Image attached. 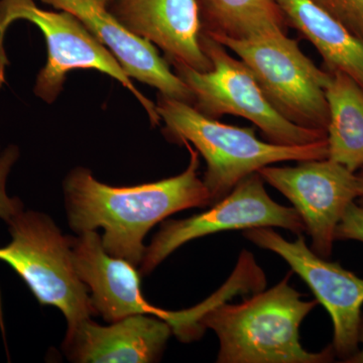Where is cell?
<instances>
[{
  "mask_svg": "<svg viewBox=\"0 0 363 363\" xmlns=\"http://www.w3.org/2000/svg\"><path fill=\"white\" fill-rule=\"evenodd\" d=\"M18 157L20 150L16 145H9L4 150L0 147V219L6 224L25 210L20 198L11 197L6 190L7 178Z\"/></svg>",
  "mask_w": 363,
  "mask_h": 363,
  "instance_id": "18",
  "label": "cell"
},
{
  "mask_svg": "<svg viewBox=\"0 0 363 363\" xmlns=\"http://www.w3.org/2000/svg\"><path fill=\"white\" fill-rule=\"evenodd\" d=\"M203 33L212 38L243 39L281 28L286 20L276 0H198Z\"/></svg>",
  "mask_w": 363,
  "mask_h": 363,
  "instance_id": "17",
  "label": "cell"
},
{
  "mask_svg": "<svg viewBox=\"0 0 363 363\" xmlns=\"http://www.w3.org/2000/svg\"><path fill=\"white\" fill-rule=\"evenodd\" d=\"M102 2H104L105 4H106V6H109V4H111L112 1H113V0H101Z\"/></svg>",
  "mask_w": 363,
  "mask_h": 363,
  "instance_id": "23",
  "label": "cell"
},
{
  "mask_svg": "<svg viewBox=\"0 0 363 363\" xmlns=\"http://www.w3.org/2000/svg\"><path fill=\"white\" fill-rule=\"evenodd\" d=\"M291 272L266 292L240 304L218 303L208 310L200 324L219 339V363H326L335 358L332 345L310 352L300 341L303 320L318 305L302 300L290 286Z\"/></svg>",
  "mask_w": 363,
  "mask_h": 363,
  "instance_id": "2",
  "label": "cell"
},
{
  "mask_svg": "<svg viewBox=\"0 0 363 363\" xmlns=\"http://www.w3.org/2000/svg\"><path fill=\"white\" fill-rule=\"evenodd\" d=\"M11 242L0 247V260L26 284L40 305L63 313L68 327L96 314L87 286L72 259V238L49 215L23 210L9 224Z\"/></svg>",
  "mask_w": 363,
  "mask_h": 363,
  "instance_id": "6",
  "label": "cell"
},
{
  "mask_svg": "<svg viewBox=\"0 0 363 363\" xmlns=\"http://www.w3.org/2000/svg\"><path fill=\"white\" fill-rule=\"evenodd\" d=\"M72 259L79 278L87 286L96 314L108 323L135 314L161 318L177 331L182 311L169 312L150 305L140 292V274L126 260L108 255L96 230L72 238Z\"/></svg>",
  "mask_w": 363,
  "mask_h": 363,
  "instance_id": "11",
  "label": "cell"
},
{
  "mask_svg": "<svg viewBox=\"0 0 363 363\" xmlns=\"http://www.w3.org/2000/svg\"><path fill=\"white\" fill-rule=\"evenodd\" d=\"M213 39L250 69L281 116L303 128L327 133L329 109L325 87L330 73L318 68L285 30L272 28L243 39Z\"/></svg>",
  "mask_w": 363,
  "mask_h": 363,
  "instance_id": "5",
  "label": "cell"
},
{
  "mask_svg": "<svg viewBox=\"0 0 363 363\" xmlns=\"http://www.w3.org/2000/svg\"><path fill=\"white\" fill-rule=\"evenodd\" d=\"M358 182V197L357 203L363 205V168L358 169L357 172Z\"/></svg>",
  "mask_w": 363,
  "mask_h": 363,
  "instance_id": "22",
  "label": "cell"
},
{
  "mask_svg": "<svg viewBox=\"0 0 363 363\" xmlns=\"http://www.w3.org/2000/svg\"><path fill=\"white\" fill-rule=\"evenodd\" d=\"M75 16L113 55L130 79L156 88L162 96L192 105V93L171 70L157 48L131 33L101 0H40Z\"/></svg>",
  "mask_w": 363,
  "mask_h": 363,
  "instance_id": "12",
  "label": "cell"
},
{
  "mask_svg": "<svg viewBox=\"0 0 363 363\" xmlns=\"http://www.w3.org/2000/svg\"><path fill=\"white\" fill-rule=\"evenodd\" d=\"M255 227H279L297 235L306 231L304 221L295 208L283 206L269 197L259 172L240 181L208 211L164 222L145 247L140 274H150L189 241L222 231L247 230Z\"/></svg>",
  "mask_w": 363,
  "mask_h": 363,
  "instance_id": "8",
  "label": "cell"
},
{
  "mask_svg": "<svg viewBox=\"0 0 363 363\" xmlns=\"http://www.w3.org/2000/svg\"><path fill=\"white\" fill-rule=\"evenodd\" d=\"M335 240H357L363 242V205L351 202L335 230Z\"/></svg>",
  "mask_w": 363,
  "mask_h": 363,
  "instance_id": "20",
  "label": "cell"
},
{
  "mask_svg": "<svg viewBox=\"0 0 363 363\" xmlns=\"http://www.w3.org/2000/svg\"><path fill=\"white\" fill-rule=\"evenodd\" d=\"M286 23L309 40L328 72H342L363 90V40L313 0H276Z\"/></svg>",
  "mask_w": 363,
  "mask_h": 363,
  "instance_id": "15",
  "label": "cell"
},
{
  "mask_svg": "<svg viewBox=\"0 0 363 363\" xmlns=\"http://www.w3.org/2000/svg\"><path fill=\"white\" fill-rule=\"evenodd\" d=\"M18 21H28L39 28L47 44V64L40 71L33 88L43 101H56L69 72L95 70L106 74L130 91L147 111L152 126L162 123L157 104L138 91L113 55L75 16L64 11H45L35 0H0V85L6 80L4 73L9 64L4 45L6 33Z\"/></svg>",
  "mask_w": 363,
  "mask_h": 363,
  "instance_id": "4",
  "label": "cell"
},
{
  "mask_svg": "<svg viewBox=\"0 0 363 363\" xmlns=\"http://www.w3.org/2000/svg\"><path fill=\"white\" fill-rule=\"evenodd\" d=\"M259 173L292 202L311 236L313 252L329 259L336 227L346 208L358 197L357 173L328 157L301 161L296 167L271 164Z\"/></svg>",
  "mask_w": 363,
  "mask_h": 363,
  "instance_id": "10",
  "label": "cell"
},
{
  "mask_svg": "<svg viewBox=\"0 0 363 363\" xmlns=\"http://www.w3.org/2000/svg\"><path fill=\"white\" fill-rule=\"evenodd\" d=\"M183 145L190 152L187 169L152 183L113 187L98 181L88 169H72L63 184L72 230L80 234L104 229L105 252L140 266L145 250L143 240L152 227L177 212L211 206L209 191L198 177L199 152L189 143Z\"/></svg>",
  "mask_w": 363,
  "mask_h": 363,
  "instance_id": "1",
  "label": "cell"
},
{
  "mask_svg": "<svg viewBox=\"0 0 363 363\" xmlns=\"http://www.w3.org/2000/svg\"><path fill=\"white\" fill-rule=\"evenodd\" d=\"M358 341H359V348L352 357L345 360L346 363H363V314L360 320L359 332H358Z\"/></svg>",
  "mask_w": 363,
  "mask_h": 363,
  "instance_id": "21",
  "label": "cell"
},
{
  "mask_svg": "<svg viewBox=\"0 0 363 363\" xmlns=\"http://www.w3.org/2000/svg\"><path fill=\"white\" fill-rule=\"evenodd\" d=\"M328 159L357 173L363 168V90L342 72H329Z\"/></svg>",
  "mask_w": 363,
  "mask_h": 363,
  "instance_id": "16",
  "label": "cell"
},
{
  "mask_svg": "<svg viewBox=\"0 0 363 363\" xmlns=\"http://www.w3.org/2000/svg\"><path fill=\"white\" fill-rule=\"evenodd\" d=\"M202 48L211 61L209 71L177 65L176 74L188 86L193 106L217 119L234 116L247 119L259 128L267 142L303 145L327 138L323 130L303 128L286 119L269 101L252 72L225 47L203 33Z\"/></svg>",
  "mask_w": 363,
  "mask_h": 363,
  "instance_id": "7",
  "label": "cell"
},
{
  "mask_svg": "<svg viewBox=\"0 0 363 363\" xmlns=\"http://www.w3.org/2000/svg\"><path fill=\"white\" fill-rule=\"evenodd\" d=\"M111 13L131 33L164 52L173 66L209 71L202 48L203 25L198 0H113Z\"/></svg>",
  "mask_w": 363,
  "mask_h": 363,
  "instance_id": "13",
  "label": "cell"
},
{
  "mask_svg": "<svg viewBox=\"0 0 363 363\" xmlns=\"http://www.w3.org/2000/svg\"><path fill=\"white\" fill-rule=\"evenodd\" d=\"M156 104L167 140L179 145L189 143L204 157L207 168L203 182L209 191L211 206L264 167L328 157L327 138L309 145H277L260 140L253 128L222 123L187 102L160 94Z\"/></svg>",
  "mask_w": 363,
  "mask_h": 363,
  "instance_id": "3",
  "label": "cell"
},
{
  "mask_svg": "<svg viewBox=\"0 0 363 363\" xmlns=\"http://www.w3.org/2000/svg\"><path fill=\"white\" fill-rule=\"evenodd\" d=\"M172 332L168 322L152 315H131L111 326L95 323L90 318L68 327L63 348L73 362H157Z\"/></svg>",
  "mask_w": 363,
  "mask_h": 363,
  "instance_id": "14",
  "label": "cell"
},
{
  "mask_svg": "<svg viewBox=\"0 0 363 363\" xmlns=\"http://www.w3.org/2000/svg\"><path fill=\"white\" fill-rule=\"evenodd\" d=\"M363 40V0H313Z\"/></svg>",
  "mask_w": 363,
  "mask_h": 363,
  "instance_id": "19",
  "label": "cell"
},
{
  "mask_svg": "<svg viewBox=\"0 0 363 363\" xmlns=\"http://www.w3.org/2000/svg\"><path fill=\"white\" fill-rule=\"evenodd\" d=\"M243 236L257 247L277 253L294 272L309 286L318 303L324 306L333 323V347L336 357L345 362L359 348L358 332L363 306V279L337 262L319 257L298 234L295 241L286 240L272 227H255Z\"/></svg>",
  "mask_w": 363,
  "mask_h": 363,
  "instance_id": "9",
  "label": "cell"
}]
</instances>
